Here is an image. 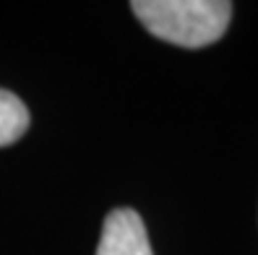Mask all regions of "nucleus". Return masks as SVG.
I'll return each mask as SVG.
<instances>
[{
  "label": "nucleus",
  "mask_w": 258,
  "mask_h": 255,
  "mask_svg": "<svg viewBox=\"0 0 258 255\" xmlns=\"http://www.w3.org/2000/svg\"><path fill=\"white\" fill-rule=\"evenodd\" d=\"M131 8L149 34L188 50L222 39L232 19V3L224 0H133Z\"/></svg>",
  "instance_id": "obj_1"
},
{
  "label": "nucleus",
  "mask_w": 258,
  "mask_h": 255,
  "mask_svg": "<svg viewBox=\"0 0 258 255\" xmlns=\"http://www.w3.org/2000/svg\"><path fill=\"white\" fill-rule=\"evenodd\" d=\"M97 255H154L144 219L133 208H115L102 224Z\"/></svg>",
  "instance_id": "obj_2"
},
{
  "label": "nucleus",
  "mask_w": 258,
  "mask_h": 255,
  "mask_svg": "<svg viewBox=\"0 0 258 255\" xmlns=\"http://www.w3.org/2000/svg\"><path fill=\"white\" fill-rule=\"evenodd\" d=\"M29 130V110L26 104L13 94L0 89V146L16 143Z\"/></svg>",
  "instance_id": "obj_3"
}]
</instances>
